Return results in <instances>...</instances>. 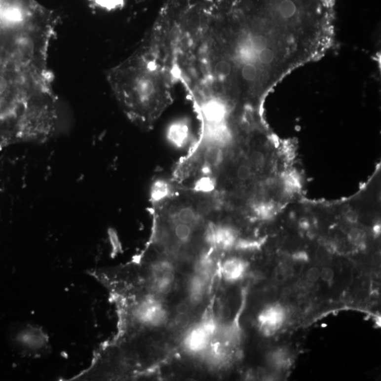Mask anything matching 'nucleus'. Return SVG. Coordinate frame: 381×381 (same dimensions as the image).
I'll list each match as a JSON object with an SVG mask.
<instances>
[{
    "instance_id": "17",
    "label": "nucleus",
    "mask_w": 381,
    "mask_h": 381,
    "mask_svg": "<svg viewBox=\"0 0 381 381\" xmlns=\"http://www.w3.org/2000/svg\"><path fill=\"white\" fill-rule=\"evenodd\" d=\"M249 162L251 168H261L265 163V158L262 152L259 151H254L249 157Z\"/></svg>"
},
{
    "instance_id": "14",
    "label": "nucleus",
    "mask_w": 381,
    "mask_h": 381,
    "mask_svg": "<svg viewBox=\"0 0 381 381\" xmlns=\"http://www.w3.org/2000/svg\"><path fill=\"white\" fill-rule=\"evenodd\" d=\"M366 239V234L362 229L354 228L351 229L349 234V240L351 244L355 246H360L364 244Z\"/></svg>"
},
{
    "instance_id": "4",
    "label": "nucleus",
    "mask_w": 381,
    "mask_h": 381,
    "mask_svg": "<svg viewBox=\"0 0 381 381\" xmlns=\"http://www.w3.org/2000/svg\"><path fill=\"white\" fill-rule=\"evenodd\" d=\"M134 321L149 328H160L168 321V310L161 297L149 294L140 299L131 309Z\"/></svg>"
},
{
    "instance_id": "19",
    "label": "nucleus",
    "mask_w": 381,
    "mask_h": 381,
    "mask_svg": "<svg viewBox=\"0 0 381 381\" xmlns=\"http://www.w3.org/2000/svg\"><path fill=\"white\" fill-rule=\"evenodd\" d=\"M306 277L310 282H316L321 278V271L316 267H312L307 271Z\"/></svg>"
},
{
    "instance_id": "6",
    "label": "nucleus",
    "mask_w": 381,
    "mask_h": 381,
    "mask_svg": "<svg viewBox=\"0 0 381 381\" xmlns=\"http://www.w3.org/2000/svg\"><path fill=\"white\" fill-rule=\"evenodd\" d=\"M175 267L172 261L160 259L151 264L149 282L154 295L160 297L168 295L175 285Z\"/></svg>"
},
{
    "instance_id": "2",
    "label": "nucleus",
    "mask_w": 381,
    "mask_h": 381,
    "mask_svg": "<svg viewBox=\"0 0 381 381\" xmlns=\"http://www.w3.org/2000/svg\"><path fill=\"white\" fill-rule=\"evenodd\" d=\"M238 318L228 323H219L203 355L217 367L229 364L235 357L241 341V331Z\"/></svg>"
},
{
    "instance_id": "13",
    "label": "nucleus",
    "mask_w": 381,
    "mask_h": 381,
    "mask_svg": "<svg viewBox=\"0 0 381 381\" xmlns=\"http://www.w3.org/2000/svg\"><path fill=\"white\" fill-rule=\"evenodd\" d=\"M90 1L95 6L111 10V9L120 7L124 4L125 0H90Z\"/></svg>"
},
{
    "instance_id": "3",
    "label": "nucleus",
    "mask_w": 381,
    "mask_h": 381,
    "mask_svg": "<svg viewBox=\"0 0 381 381\" xmlns=\"http://www.w3.org/2000/svg\"><path fill=\"white\" fill-rule=\"evenodd\" d=\"M218 325L216 318L207 313L199 321L187 328L182 341L183 350L192 356L204 354Z\"/></svg>"
},
{
    "instance_id": "11",
    "label": "nucleus",
    "mask_w": 381,
    "mask_h": 381,
    "mask_svg": "<svg viewBox=\"0 0 381 381\" xmlns=\"http://www.w3.org/2000/svg\"><path fill=\"white\" fill-rule=\"evenodd\" d=\"M167 140L171 146L178 150L187 149L188 153L196 144V141H192L190 126L185 121H178L170 126L167 132Z\"/></svg>"
},
{
    "instance_id": "18",
    "label": "nucleus",
    "mask_w": 381,
    "mask_h": 381,
    "mask_svg": "<svg viewBox=\"0 0 381 381\" xmlns=\"http://www.w3.org/2000/svg\"><path fill=\"white\" fill-rule=\"evenodd\" d=\"M175 323L180 328H186L190 323V316L185 312H180L175 318Z\"/></svg>"
},
{
    "instance_id": "8",
    "label": "nucleus",
    "mask_w": 381,
    "mask_h": 381,
    "mask_svg": "<svg viewBox=\"0 0 381 381\" xmlns=\"http://www.w3.org/2000/svg\"><path fill=\"white\" fill-rule=\"evenodd\" d=\"M212 277L203 271L193 269L187 285V296L191 305H198L203 301L208 293Z\"/></svg>"
},
{
    "instance_id": "7",
    "label": "nucleus",
    "mask_w": 381,
    "mask_h": 381,
    "mask_svg": "<svg viewBox=\"0 0 381 381\" xmlns=\"http://www.w3.org/2000/svg\"><path fill=\"white\" fill-rule=\"evenodd\" d=\"M287 318V311L280 303L267 305L257 317L258 327L263 336L271 337L282 329Z\"/></svg>"
},
{
    "instance_id": "20",
    "label": "nucleus",
    "mask_w": 381,
    "mask_h": 381,
    "mask_svg": "<svg viewBox=\"0 0 381 381\" xmlns=\"http://www.w3.org/2000/svg\"><path fill=\"white\" fill-rule=\"evenodd\" d=\"M334 271L331 268L326 267L321 271V278L326 282H331L334 278Z\"/></svg>"
},
{
    "instance_id": "9",
    "label": "nucleus",
    "mask_w": 381,
    "mask_h": 381,
    "mask_svg": "<svg viewBox=\"0 0 381 381\" xmlns=\"http://www.w3.org/2000/svg\"><path fill=\"white\" fill-rule=\"evenodd\" d=\"M180 187L172 179L158 177L152 181L150 187V201L152 207L160 206L178 193Z\"/></svg>"
},
{
    "instance_id": "1",
    "label": "nucleus",
    "mask_w": 381,
    "mask_h": 381,
    "mask_svg": "<svg viewBox=\"0 0 381 381\" xmlns=\"http://www.w3.org/2000/svg\"><path fill=\"white\" fill-rule=\"evenodd\" d=\"M238 55L269 92L301 65L321 57L334 34L333 0H225Z\"/></svg>"
},
{
    "instance_id": "12",
    "label": "nucleus",
    "mask_w": 381,
    "mask_h": 381,
    "mask_svg": "<svg viewBox=\"0 0 381 381\" xmlns=\"http://www.w3.org/2000/svg\"><path fill=\"white\" fill-rule=\"evenodd\" d=\"M267 361L270 367L278 371L288 369L293 361L290 351L282 347L270 351L267 356Z\"/></svg>"
},
{
    "instance_id": "15",
    "label": "nucleus",
    "mask_w": 381,
    "mask_h": 381,
    "mask_svg": "<svg viewBox=\"0 0 381 381\" xmlns=\"http://www.w3.org/2000/svg\"><path fill=\"white\" fill-rule=\"evenodd\" d=\"M284 184L286 190L289 191H294L300 188V180L298 177L293 173H290L285 176Z\"/></svg>"
},
{
    "instance_id": "10",
    "label": "nucleus",
    "mask_w": 381,
    "mask_h": 381,
    "mask_svg": "<svg viewBox=\"0 0 381 381\" xmlns=\"http://www.w3.org/2000/svg\"><path fill=\"white\" fill-rule=\"evenodd\" d=\"M249 267V263L242 258L238 256L227 258L221 266L222 277L227 282L236 283L245 277Z\"/></svg>"
},
{
    "instance_id": "21",
    "label": "nucleus",
    "mask_w": 381,
    "mask_h": 381,
    "mask_svg": "<svg viewBox=\"0 0 381 381\" xmlns=\"http://www.w3.org/2000/svg\"><path fill=\"white\" fill-rule=\"evenodd\" d=\"M8 88H9L8 80L4 76L0 75V95L5 93Z\"/></svg>"
},
{
    "instance_id": "16",
    "label": "nucleus",
    "mask_w": 381,
    "mask_h": 381,
    "mask_svg": "<svg viewBox=\"0 0 381 381\" xmlns=\"http://www.w3.org/2000/svg\"><path fill=\"white\" fill-rule=\"evenodd\" d=\"M236 175L238 180L241 181V182H246V181L250 180L251 176H252V168L250 165H247V164H241L238 167Z\"/></svg>"
},
{
    "instance_id": "5",
    "label": "nucleus",
    "mask_w": 381,
    "mask_h": 381,
    "mask_svg": "<svg viewBox=\"0 0 381 381\" xmlns=\"http://www.w3.org/2000/svg\"><path fill=\"white\" fill-rule=\"evenodd\" d=\"M205 246L216 251H228L235 249L239 240V232L234 227L227 223L213 221L207 222L203 235Z\"/></svg>"
}]
</instances>
